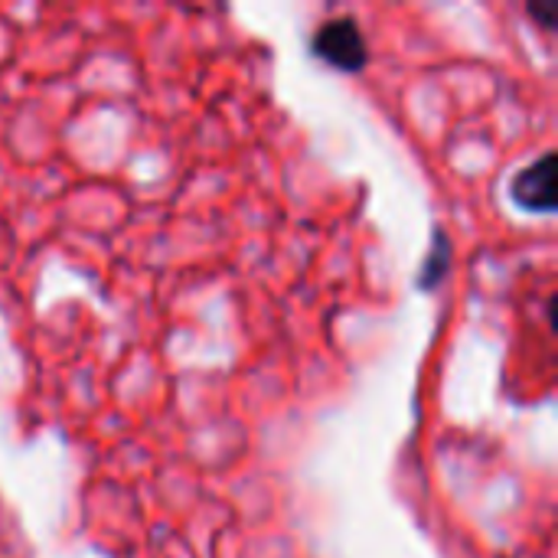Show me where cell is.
<instances>
[{
	"mask_svg": "<svg viewBox=\"0 0 558 558\" xmlns=\"http://www.w3.org/2000/svg\"><path fill=\"white\" fill-rule=\"evenodd\" d=\"M314 52L343 72H356L366 65V39L353 20H333L320 26L314 36Z\"/></svg>",
	"mask_w": 558,
	"mask_h": 558,
	"instance_id": "cell-1",
	"label": "cell"
},
{
	"mask_svg": "<svg viewBox=\"0 0 558 558\" xmlns=\"http://www.w3.org/2000/svg\"><path fill=\"white\" fill-rule=\"evenodd\" d=\"M513 199L533 213H553L556 209V154H543L536 163H530L526 170L517 173Z\"/></svg>",
	"mask_w": 558,
	"mask_h": 558,
	"instance_id": "cell-2",
	"label": "cell"
},
{
	"mask_svg": "<svg viewBox=\"0 0 558 558\" xmlns=\"http://www.w3.org/2000/svg\"><path fill=\"white\" fill-rule=\"evenodd\" d=\"M435 245H438V252L432 255V268H435V271L428 275V281H425V284H435V281H438V275L445 271V239L438 235V242H435Z\"/></svg>",
	"mask_w": 558,
	"mask_h": 558,
	"instance_id": "cell-3",
	"label": "cell"
},
{
	"mask_svg": "<svg viewBox=\"0 0 558 558\" xmlns=\"http://www.w3.org/2000/svg\"><path fill=\"white\" fill-rule=\"evenodd\" d=\"M530 13H533V16H539L546 29H556V26H558V16H556V10H553V7H543V3H533V7H530Z\"/></svg>",
	"mask_w": 558,
	"mask_h": 558,
	"instance_id": "cell-4",
	"label": "cell"
}]
</instances>
